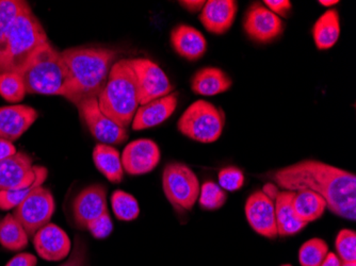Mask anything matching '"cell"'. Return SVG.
Listing matches in <instances>:
<instances>
[{
	"label": "cell",
	"mask_w": 356,
	"mask_h": 266,
	"mask_svg": "<svg viewBox=\"0 0 356 266\" xmlns=\"http://www.w3.org/2000/svg\"><path fill=\"white\" fill-rule=\"evenodd\" d=\"M131 62L139 89L140 106L172 93L169 78L155 62L147 58L131 59Z\"/></svg>",
	"instance_id": "cell-9"
},
{
	"label": "cell",
	"mask_w": 356,
	"mask_h": 266,
	"mask_svg": "<svg viewBox=\"0 0 356 266\" xmlns=\"http://www.w3.org/2000/svg\"><path fill=\"white\" fill-rule=\"evenodd\" d=\"M21 0H0V43L5 37L12 22L26 6Z\"/></svg>",
	"instance_id": "cell-33"
},
{
	"label": "cell",
	"mask_w": 356,
	"mask_h": 266,
	"mask_svg": "<svg viewBox=\"0 0 356 266\" xmlns=\"http://www.w3.org/2000/svg\"><path fill=\"white\" fill-rule=\"evenodd\" d=\"M218 180L222 189L225 191L235 192L241 189L245 183V175L235 166H229L220 171Z\"/></svg>",
	"instance_id": "cell-34"
},
{
	"label": "cell",
	"mask_w": 356,
	"mask_h": 266,
	"mask_svg": "<svg viewBox=\"0 0 356 266\" xmlns=\"http://www.w3.org/2000/svg\"><path fill=\"white\" fill-rule=\"evenodd\" d=\"M67 64L71 85L67 101L75 106L97 98L106 87L117 51L103 47H73L61 53Z\"/></svg>",
	"instance_id": "cell-2"
},
{
	"label": "cell",
	"mask_w": 356,
	"mask_h": 266,
	"mask_svg": "<svg viewBox=\"0 0 356 266\" xmlns=\"http://www.w3.org/2000/svg\"><path fill=\"white\" fill-rule=\"evenodd\" d=\"M108 212L107 190L103 185H92L74 199L73 214L78 227L87 229L90 223Z\"/></svg>",
	"instance_id": "cell-15"
},
{
	"label": "cell",
	"mask_w": 356,
	"mask_h": 266,
	"mask_svg": "<svg viewBox=\"0 0 356 266\" xmlns=\"http://www.w3.org/2000/svg\"><path fill=\"white\" fill-rule=\"evenodd\" d=\"M99 107L108 119L127 129L140 107L139 89L131 59L112 65L106 87L97 97Z\"/></svg>",
	"instance_id": "cell-4"
},
{
	"label": "cell",
	"mask_w": 356,
	"mask_h": 266,
	"mask_svg": "<svg viewBox=\"0 0 356 266\" xmlns=\"http://www.w3.org/2000/svg\"><path fill=\"white\" fill-rule=\"evenodd\" d=\"M159 147L149 139H138L131 142L121 155L124 171L129 175L140 176L151 173L159 164Z\"/></svg>",
	"instance_id": "cell-14"
},
{
	"label": "cell",
	"mask_w": 356,
	"mask_h": 266,
	"mask_svg": "<svg viewBox=\"0 0 356 266\" xmlns=\"http://www.w3.org/2000/svg\"><path fill=\"white\" fill-rule=\"evenodd\" d=\"M55 209L53 194L39 185L14 209L13 216L23 226L28 237L33 238L41 228L49 224Z\"/></svg>",
	"instance_id": "cell-8"
},
{
	"label": "cell",
	"mask_w": 356,
	"mask_h": 266,
	"mask_svg": "<svg viewBox=\"0 0 356 266\" xmlns=\"http://www.w3.org/2000/svg\"><path fill=\"white\" fill-rule=\"evenodd\" d=\"M33 245L42 259L51 262L67 259L72 249L69 235L53 223L47 224L35 233Z\"/></svg>",
	"instance_id": "cell-16"
},
{
	"label": "cell",
	"mask_w": 356,
	"mask_h": 266,
	"mask_svg": "<svg viewBox=\"0 0 356 266\" xmlns=\"http://www.w3.org/2000/svg\"><path fill=\"white\" fill-rule=\"evenodd\" d=\"M41 166L33 165L31 158L17 151L0 162V192L29 187L37 179Z\"/></svg>",
	"instance_id": "cell-13"
},
{
	"label": "cell",
	"mask_w": 356,
	"mask_h": 266,
	"mask_svg": "<svg viewBox=\"0 0 356 266\" xmlns=\"http://www.w3.org/2000/svg\"><path fill=\"white\" fill-rule=\"evenodd\" d=\"M341 266H356V262H343Z\"/></svg>",
	"instance_id": "cell-43"
},
{
	"label": "cell",
	"mask_w": 356,
	"mask_h": 266,
	"mask_svg": "<svg viewBox=\"0 0 356 266\" xmlns=\"http://www.w3.org/2000/svg\"><path fill=\"white\" fill-rule=\"evenodd\" d=\"M237 11L235 0H209L202 9L200 21L210 33L224 35L233 26Z\"/></svg>",
	"instance_id": "cell-18"
},
{
	"label": "cell",
	"mask_w": 356,
	"mask_h": 266,
	"mask_svg": "<svg viewBox=\"0 0 356 266\" xmlns=\"http://www.w3.org/2000/svg\"><path fill=\"white\" fill-rule=\"evenodd\" d=\"M341 35V19L336 10L320 16L313 27V38L319 51H327L337 43Z\"/></svg>",
	"instance_id": "cell-24"
},
{
	"label": "cell",
	"mask_w": 356,
	"mask_h": 266,
	"mask_svg": "<svg viewBox=\"0 0 356 266\" xmlns=\"http://www.w3.org/2000/svg\"><path fill=\"white\" fill-rule=\"evenodd\" d=\"M327 253H329V246L327 242L318 238L309 240L300 248V264L301 266H321Z\"/></svg>",
	"instance_id": "cell-29"
},
{
	"label": "cell",
	"mask_w": 356,
	"mask_h": 266,
	"mask_svg": "<svg viewBox=\"0 0 356 266\" xmlns=\"http://www.w3.org/2000/svg\"><path fill=\"white\" fill-rule=\"evenodd\" d=\"M243 29L254 42L268 44L283 33L284 24L281 17L270 11L265 5L254 3L245 13Z\"/></svg>",
	"instance_id": "cell-11"
},
{
	"label": "cell",
	"mask_w": 356,
	"mask_h": 266,
	"mask_svg": "<svg viewBox=\"0 0 356 266\" xmlns=\"http://www.w3.org/2000/svg\"><path fill=\"white\" fill-rule=\"evenodd\" d=\"M205 3L206 1H204V0H183V1H179V5L188 11L191 12V13L202 11Z\"/></svg>",
	"instance_id": "cell-40"
},
{
	"label": "cell",
	"mask_w": 356,
	"mask_h": 266,
	"mask_svg": "<svg viewBox=\"0 0 356 266\" xmlns=\"http://www.w3.org/2000/svg\"><path fill=\"white\" fill-rule=\"evenodd\" d=\"M38 260L31 253H23L12 258L6 266H37Z\"/></svg>",
	"instance_id": "cell-38"
},
{
	"label": "cell",
	"mask_w": 356,
	"mask_h": 266,
	"mask_svg": "<svg viewBox=\"0 0 356 266\" xmlns=\"http://www.w3.org/2000/svg\"><path fill=\"white\" fill-rule=\"evenodd\" d=\"M39 117L35 108L26 105L0 108V139L15 142Z\"/></svg>",
	"instance_id": "cell-17"
},
{
	"label": "cell",
	"mask_w": 356,
	"mask_h": 266,
	"mask_svg": "<svg viewBox=\"0 0 356 266\" xmlns=\"http://www.w3.org/2000/svg\"><path fill=\"white\" fill-rule=\"evenodd\" d=\"M77 108L88 129L97 141L107 145H119L127 141L129 138L127 129L120 127L103 114L99 109L97 98L87 99Z\"/></svg>",
	"instance_id": "cell-10"
},
{
	"label": "cell",
	"mask_w": 356,
	"mask_h": 266,
	"mask_svg": "<svg viewBox=\"0 0 356 266\" xmlns=\"http://www.w3.org/2000/svg\"><path fill=\"white\" fill-rule=\"evenodd\" d=\"M163 188L169 203L178 212L190 211L200 195L199 178L183 163H169L163 174Z\"/></svg>",
	"instance_id": "cell-7"
},
{
	"label": "cell",
	"mask_w": 356,
	"mask_h": 266,
	"mask_svg": "<svg viewBox=\"0 0 356 266\" xmlns=\"http://www.w3.org/2000/svg\"><path fill=\"white\" fill-rule=\"evenodd\" d=\"M111 205L115 215L120 221L131 222L139 216L140 207L137 199L122 190L113 192L111 196Z\"/></svg>",
	"instance_id": "cell-28"
},
{
	"label": "cell",
	"mask_w": 356,
	"mask_h": 266,
	"mask_svg": "<svg viewBox=\"0 0 356 266\" xmlns=\"http://www.w3.org/2000/svg\"><path fill=\"white\" fill-rule=\"evenodd\" d=\"M337 256L343 262H356V233L353 230L343 229L335 242Z\"/></svg>",
	"instance_id": "cell-32"
},
{
	"label": "cell",
	"mask_w": 356,
	"mask_h": 266,
	"mask_svg": "<svg viewBox=\"0 0 356 266\" xmlns=\"http://www.w3.org/2000/svg\"><path fill=\"white\" fill-rule=\"evenodd\" d=\"M26 95L23 78L17 73L0 74V96L9 103H19Z\"/></svg>",
	"instance_id": "cell-30"
},
{
	"label": "cell",
	"mask_w": 356,
	"mask_h": 266,
	"mask_svg": "<svg viewBox=\"0 0 356 266\" xmlns=\"http://www.w3.org/2000/svg\"><path fill=\"white\" fill-rule=\"evenodd\" d=\"M17 153L15 146L11 142L0 139V162L12 157Z\"/></svg>",
	"instance_id": "cell-39"
},
{
	"label": "cell",
	"mask_w": 356,
	"mask_h": 266,
	"mask_svg": "<svg viewBox=\"0 0 356 266\" xmlns=\"http://www.w3.org/2000/svg\"><path fill=\"white\" fill-rule=\"evenodd\" d=\"M226 199H227L226 192L219 185L213 181H206L200 189L197 201L202 209L213 211L223 207Z\"/></svg>",
	"instance_id": "cell-31"
},
{
	"label": "cell",
	"mask_w": 356,
	"mask_h": 266,
	"mask_svg": "<svg viewBox=\"0 0 356 266\" xmlns=\"http://www.w3.org/2000/svg\"><path fill=\"white\" fill-rule=\"evenodd\" d=\"M28 240L27 232L13 214H8L0 222V244L8 251H23L28 246Z\"/></svg>",
	"instance_id": "cell-26"
},
{
	"label": "cell",
	"mask_w": 356,
	"mask_h": 266,
	"mask_svg": "<svg viewBox=\"0 0 356 266\" xmlns=\"http://www.w3.org/2000/svg\"><path fill=\"white\" fill-rule=\"evenodd\" d=\"M48 42L45 29L26 3L0 43V74H19L35 51Z\"/></svg>",
	"instance_id": "cell-3"
},
{
	"label": "cell",
	"mask_w": 356,
	"mask_h": 266,
	"mask_svg": "<svg viewBox=\"0 0 356 266\" xmlns=\"http://www.w3.org/2000/svg\"><path fill=\"white\" fill-rule=\"evenodd\" d=\"M19 74L26 93L65 97L71 85L67 64L49 42L35 51Z\"/></svg>",
	"instance_id": "cell-5"
},
{
	"label": "cell",
	"mask_w": 356,
	"mask_h": 266,
	"mask_svg": "<svg viewBox=\"0 0 356 266\" xmlns=\"http://www.w3.org/2000/svg\"><path fill=\"white\" fill-rule=\"evenodd\" d=\"M233 85L231 78L218 67H204L194 74L191 89L201 96H215L229 91Z\"/></svg>",
	"instance_id": "cell-22"
},
{
	"label": "cell",
	"mask_w": 356,
	"mask_h": 266,
	"mask_svg": "<svg viewBox=\"0 0 356 266\" xmlns=\"http://www.w3.org/2000/svg\"><path fill=\"white\" fill-rule=\"evenodd\" d=\"M281 266H293V265H290V264H285V265H281Z\"/></svg>",
	"instance_id": "cell-44"
},
{
	"label": "cell",
	"mask_w": 356,
	"mask_h": 266,
	"mask_svg": "<svg viewBox=\"0 0 356 266\" xmlns=\"http://www.w3.org/2000/svg\"><path fill=\"white\" fill-rule=\"evenodd\" d=\"M320 5L325 6V7H332V6L337 5L339 3L338 0H320Z\"/></svg>",
	"instance_id": "cell-42"
},
{
	"label": "cell",
	"mask_w": 356,
	"mask_h": 266,
	"mask_svg": "<svg viewBox=\"0 0 356 266\" xmlns=\"http://www.w3.org/2000/svg\"><path fill=\"white\" fill-rule=\"evenodd\" d=\"M273 180L286 191L315 192L325 199L332 213L355 221V174L317 160H304L275 172Z\"/></svg>",
	"instance_id": "cell-1"
},
{
	"label": "cell",
	"mask_w": 356,
	"mask_h": 266,
	"mask_svg": "<svg viewBox=\"0 0 356 266\" xmlns=\"http://www.w3.org/2000/svg\"><path fill=\"white\" fill-rule=\"evenodd\" d=\"M46 178H47V169H46L44 166H41V169H40L37 179H35V181L33 182L31 185H29V187L0 192V209L5 210V211L15 209L19 203L25 201L27 196L29 195L35 188L43 185V182L45 181Z\"/></svg>",
	"instance_id": "cell-27"
},
{
	"label": "cell",
	"mask_w": 356,
	"mask_h": 266,
	"mask_svg": "<svg viewBox=\"0 0 356 266\" xmlns=\"http://www.w3.org/2000/svg\"><path fill=\"white\" fill-rule=\"evenodd\" d=\"M75 246L69 259L59 266H86L87 264V247L80 238H76Z\"/></svg>",
	"instance_id": "cell-36"
},
{
	"label": "cell",
	"mask_w": 356,
	"mask_h": 266,
	"mask_svg": "<svg viewBox=\"0 0 356 266\" xmlns=\"http://www.w3.org/2000/svg\"><path fill=\"white\" fill-rule=\"evenodd\" d=\"M93 162L96 169L112 183H120L123 180L121 155L115 147L107 144H97L93 151Z\"/></svg>",
	"instance_id": "cell-23"
},
{
	"label": "cell",
	"mask_w": 356,
	"mask_h": 266,
	"mask_svg": "<svg viewBox=\"0 0 356 266\" xmlns=\"http://www.w3.org/2000/svg\"><path fill=\"white\" fill-rule=\"evenodd\" d=\"M343 261L336 253H327V257L322 262L321 266H341Z\"/></svg>",
	"instance_id": "cell-41"
},
{
	"label": "cell",
	"mask_w": 356,
	"mask_h": 266,
	"mask_svg": "<svg viewBox=\"0 0 356 266\" xmlns=\"http://www.w3.org/2000/svg\"><path fill=\"white\" fill-rule=\"evenodd\" d=\"M295 191H279L274 197L275 217H277V233L281 237H290L299 233L307 224L299 219L293 209V201Z\"/></svg>",
	"instance_id": "cell-21"
},
{
	"label": "cell",
	"mask_w": 356,
	"mask_h": 266,
	"mask_svg": "<svg viewBox=\"0 0 356 266\" xmlns=\"http://www.w3.org/2000/svg\"><path fill=\"white\" fill-rule=\"evenodd\" d=\"M264 3L270 11L273 12L279 17L280 16L286 17L291 8H293V5H291L289 0H265Z\"/></svg>",
	"instance_id": "cell-37"
},
{
	"label": "cell",
	"mask_w": 356,
	"mask_h": 266,
	"mask_svg": "<svg viewBox=\"0 0 356 266\" xmlns=\"http://www.w3.org/2000/svg\"><path fill=\"white\" fill-rule=\"evenodd\" d=\"M245 210L248 223L256 233L267 239H277V217L271 197L264 191L255 192L248 198Z\"/></svg>",
	"instance_id": "cell-12"
},
{
	"label": "cell",
	"mask_w": 356,
	"mask_h": 266,
	"mask_svg": "<svg viewBox=\"0 0 356 266\" xmlns=\"http://www.w3.org/2000/svg\"><path fill=\"white\" fill-rule=\"evenodd\" d=\"M293 206L299 219L307 225L319 219L327 209L325 199L309 190H300L296 192Z\"/></svg>",
	"instance_id": "cell-25"
},
{
	"label": "cell",
	"mask_w": 356,
	"mask_h": 266,
	"mask_svg": "<svg viewBox=\"0 0 356 266\" xmlns=\"http://www.w3.org/2000/svg\"><path fill=\"white\" fill-rule=\"evenodd\" d=\"M87 229L96 239H105V238L109 237L113 230V224H112L109 212H106L103 215L99 216V219H94L92 223L89 224Z\"/></svg>",
	"instance_id": "cell-35"
},
{
	"label": "cell",
	"mask_w": 356,
	"mask_h": 266,
	"mask_svg": "<svg viewBox=\"0 0 356 266\" xmlns=\"http://www.w3.org/2000/svg\"><path fill=\"white\" fill-rule=\"evenodd\" d=\"M225 125L221 108L209 101H194L178 119V130L186 137L200 143H213L219 140Z\"/></svg>",
	"instance_id": "cell-6"
},
{
	"label": "cell",
	"mask_w": 356,
	"mask_h": 266,
	"mask_svg": "<svg viewBox=\"0 0 356 266\" xmlns=\"http://www.w3.org/2000/svg\"><path fill=\"white\" fill-rule=\"evenodd\" d=\"M171 43L174 51L189 61L201 59L207 51V41L202 32L184 24L172 30Z\"/></svg>",
	"instance_id": "cell-20"
},
{
	"label": "cell",
	"mask_w": 356,
	"mask_h": 266,
	"mask_svg": "<svg viewBox=\"0 0 356 266\" xmlns=\"http://www.w3.org/2000/svg\"><path fill=\"white\" fill-rule=\"evenodd\" d=\"M178 103V93H171L140 106L136 112L131 127L135 131L149 129L167 121L174 113Z\"/></svg>",
	"instance_id": "cell-19"
}]
</instances>
